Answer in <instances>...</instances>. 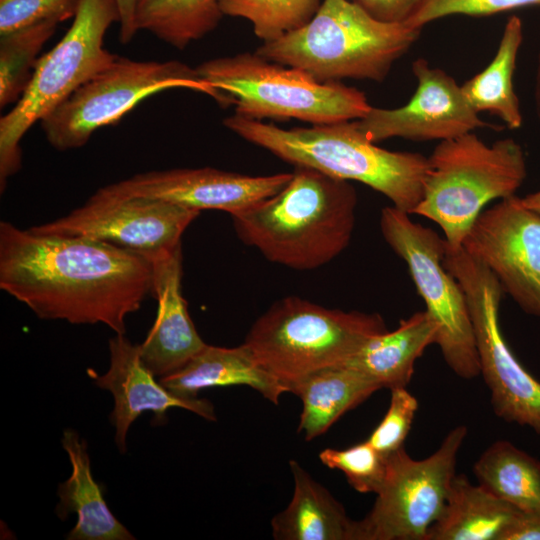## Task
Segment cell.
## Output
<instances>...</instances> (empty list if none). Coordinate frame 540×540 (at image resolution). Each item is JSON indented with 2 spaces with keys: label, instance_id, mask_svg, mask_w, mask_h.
I'll list each match as a JSON object with an SVG mask.
<instances>
[{
  "label": "cell",
  "instance_id": "cell-9",
  "mask_svg": "<svg viewBox=\"0 0 540 540\" xmlns=\"http://www.w3.org/2000/svg\"><path fill=\"white\" fill-rule=\"evenodd\" d=\"M186 88L212 97L222 107L229 99L177 60L139 61L118 56L114 63L75 90L42 119L49 144L59 151L84 146L98 129L118 121L146 98Z\"/></svg>",
  "mask_w": 540,
  "mask_h": 540
},
{
  "label": "cell",
  "instance_id": "cell-22",
  "mask_svg": "<svg viewBox=\"0 0 540 540\" xmlns=\"http://www.w3.org/2000/svg\"><path fill=\"white\" fill-rule=\"evenodd\" d=\"M290 468L294 492L287 508L271 521L274 539L353 540L354 520L342 504L295 460Z\"/></svg>",
  "mask_w": 540,
  "mask_h": 540
},
{
  "label": "cell",
  "instance_id": "cell-10",
  "mask_svg": "<svg viewBox=\"0 0 540 540\" xmlns=\"http://www.w3.org/2000/svg\"><path fill=\"white\" fill-rule=\"evenodd\" d=\"M380 230L389 247L405 262L412 281L437 326L436 345L460 378L480 375L479 357L465 293L445 268L446 242L394 206L382 209Z\"/></svg>",
  "mask_w": 540,
  "mask_h": 540
},
{
  "label": "cell",
  "instance_id": "cell-12",
  "mask_svg": "<svg viewBox=\"0 0 540 540\" xmlns=\"http://www.w3.org/2000/svg\"><path fill=\"white\" fill-rule=\"evenodd\" d=\"M466 435L465 425L456 426L422 460L410 457L404 447L390 454L372 509L354 520L353 540H425L444 508Z\"/></svg>",
  "mask_w": 540,
  "mask_h": 540
},
{
  "label": "cell",
  "instance_id": "cell-1",
  "mask_svg": "<svg viewBox=\"0 0 540 540\" xmlns=\"http://www.w3.org/2000/svg\"><path fill=\"white\" fill-rule=\"evenodd\" d=\"M153 274L152 259L139 253L0 222V288L40 319L126 334L127 316L153 295Z\"/></svg>",
  "mask_w": 540,
  "mask_h": 540
},
{
  "label": "cell",
  "instance_id": "cell-13",
  "mask_svg": "<svg viewBox=\"0 0 540 540\" xmlns=\"http://www.w3.org/2000/svg\"><path fill=\"white\" fill-rule=\"evenodd\" d=\"M199 214L157 198L94 193L66 216L29 229L42 235L96 240L154 259L180 246L182 234Z\"/></svg>",
  "mask_w": 540,
  "mask_h": 540
},
{
  "label": "cell",
  "instance_id": "cell-4",
  "mask_svg": "<svg viewBox=\"0 0 540 540\" xmlns=\"http://www.w3.org/2000/svg\"><path fill=\"white\" fill-rule=\"evenodd\" d=\"M422 29L375 19L349 0H323L303 27L263 42L264 58L306 71L320 82H382Z\"/></svg>",
  "mask_w": 540,
  "mask_h": 540
},
{
  "label": "cell",
  "instance_id": "cell-24",
  "mask_svg": "<svg viewBox=\"0 0 540 540\" xmlns=\"http://www.w3.org/2000/svg\"><path fill=\"white\" fill-rule=\"evenodd\" d=\"M379 389L376 382L344 365L307 377L291 389L303 406L298 432H303L305 439L311 441Z\"/></svg>",
  "mask_w": 540,
  "mask_h": 540
},
{
  "label": "cell",
  "instance_id": "cell-26",
  "mask_svg": "<svg viewBox=\"0 0 540 540\" xmlns=\"http://www.w3.org/2000/svg\"><path fill=\"white\" fill-rule=\"evenodd\" d=\"M473 473L482 487L522 513L540 515V461L507 440L493 442Z\"/></svg>",
  "mask_w": 540,
  "mask_h": 540
},
{
  "label": "cell",
  "instance_id": "cell-6",
  "mask_svg": "<svg viewBox=\"0 0 540 540\" xmlns=\"http://www.w3.org/2000/svg\"><path fill=\"white\" fill-rule=\"evenodd\" d=\"M386 331L378 313L329 309L289 296L254 322L243 345L291 392L307 377L342 365L369 339Z\"/></svg>",
  "mask_w": 540,
  "mask_h": 540
},
{
  "label": "cell",
  "instance_id": "cell-32",
  "mask_svg": "<svg viewBox=\"0 0 540 540\" xmlns=\"http://www.w3.org/2000/svg\"><path fill=\"white\" fill-rule=\"evenodd\" d=\"M80 0H0V35L45 21L73 18Z\"/></svg>",
  "mask_w": 540,
  "mask_h": 540
},
{
  "label": "cell",
  "instance_id": "cell-3",
  "mask_svg": "<svg viewBox=\"0 0 540 540\" xmlns=\"http://www.w3.org/2000/svg\"><path fill=\"white\" fill-rule=\"evenodd\" d=\"M223 125L294 167L363 183L408 214L421 200L427 157L377 146L363 135L356 120L283 129L234 113Z\"/></svg>",
  "mask_w": 540,
  "mask_h": 540
},
{
  "label": "cell",
  "instance_id": "cell-18",
  "mask_svg": "<svg viewBox=\"0 0 540 540\" xmlns=\"http://www.w3.org/2000/svg\"><path fill=\"white\" fill-rule=\"evenodd\" d=\"M152 261L158 309L139 351L145 365L161 378L184 367L207 344L198 334L182 295L181 245Z\"/></svg>",
  "mask_w": 540,
  "mask_h": 540
},
{
  "label": "cell",
  "instance_id": "cell-20",
  "mask_svg": "<svg viewBox=\"0 0 540 540\" xmlns=\"http://www.w3.org/2000/svg\"><path fill=\"white\" fill-rule=\"evenodd\" d=\"M159 381L172 393L186 398H196L206 388L246 385L278 404L280 396L288 392L243 344L234 348L206 345L184 367Z\"/></svg>",
  "mask_w": 540,
  "mask_h": 540
},
{
  "label": "cell",
  "instance_id": "cell-30",
  "mask_svg": "<svg viewBox=\"0 0 540 540\" xmlns=\"http://www.w3.org/2000/svg\"><path fill=\"white\" fill-rule=\"evenodd\" d=\"M320 461L344 473L350 486L360 493H377L386 476L387 457L367 440L346 449L326 448Z\"/></svg>",
  "mask_w": 540,
  "mask_h": 540
},
{
  "label": "cell",
  "instance_id": "cell-29",
  "mask_svg": "<svg viewBox=\"0 0 540 540\" xmlns=\"http://www.w3.org/2000/svg\"><path fill=\"white\" fill-rule=\"evenodd\" d=\"M321 0H219L224 16L248 20L257 38L270 42L306 25Z\"/></svg>",
  "mask_w": 540,
  "mask_h": 540
},
{
  "label": "cell",
  "instance_id": "cell-38",
  "mask_svg": "<svg viewBox=\"0 0 540 540\" xmlns=\"http://www.w3.org/2000/svg\"><path fill=\"white\" fill-rule=\"evenodd\" d=\"M523 203L532 210L540 213V190L521 197Z\"/></svg>",
  "mask_w": 540,
  "mask_h": 540
},
{
  "label": "cell",
  "instance_id": "cell-28",
  "mask_svg": "<svg viewBox=\"0 0 540 540\" xmlns=\"http://www.w3.org/2000/svg\"><path fill=\"white\" fill-rule=\"evenodd\" d=\"M58 22L45 21L0 35V106L17 102L32 77L44 44Z\"/></svg>",
  "mask_w": 540,
  "mask_h": 540
},
{
  "label": "cell",
  "instance_id": "cell-8",
  "mask_svg": "<svg viewBox=\"0 0 540 540\" xmlns=\"http://www.w3.org/2000/svg\"><path fill=\"white\" fill-rule=\"evenodd\" d=\"M115 22H120L116 0H80L68 31L40 56L23 95L0 119L1 191L21 168L20 141L26 132L117 59L104 47Z\"/></svg>",
  "mask_w": 540,
  "mask_h": 540
},
{
  "label": "cell",
  "instance_id": "cell-27",
  "mask_svg": "<svg viewBox=\"0 0 540 540\" xmlns=\"http://www.w3.org/2000/svg\"><path fill=\"white\" fill-rule=\"evenodd\" d=\"M223 16L219 0H138L135 23L138 31L182 50L212 32Z\"/></svg>",
  "mask_w": 540,
  "mask_h": 540
},
{
  "label": "cell",
  "instance_id": "cell-11",
  "mask_svg": "<svg viewBox=\"0 0 540 540\" xmlns=\"http://www.w3.org/2000/svg\"><path fill=\"white\" fill-rule=\"evenodd\" d=\"M445 268L461 285L473 324L480 374L497 417L540 435V382L517 360L499 324L505 294L492 272L462 247L446 246Z\"/></svg>",
  "mask_w": 540,
  "mask_h": 540
},
{
  "label": "cell",
  "instance_id": "cell-36",
  "mask_svg": "<svg viewBox=\"0 0 540 540\" xmlns=\"http://www.w3.org/2000/svg\"><path fill=\"white\" fill-rule=\"evenodd\" d=\"M120 12V34L122 44H128L137 33L135 13L138 0H116Z\"/></svg>",
  "mask_w": 540,
  "mask_h": 540
},
{
  "label": "cell",
  "instance_id": "cell-35",
  "mask_svg": "<svg viewBox=\"0 0 540 540\" xmlns=\"http://www.w3.org/2000/svg\"><path fill=\"white\" fill-rule=\"evenodd\" d=\"M501 540H540V515L520 512L503 533Z\"/></svg>",
  "mask_w": 540,
  "mask_h": 540
},
{
  "label": "cell",
  "instance_id": "cell-17",
  "mask_svg": "<svg viewBox=\"0 0 540 540\" xmlns=\"http://www.w3.org/2000/svg\"><path fill=\"white\" fill-rule=\"evenodd\" d=\"M109 351L108 371L98 375L89 369L88 375L98 387L113 395L110 419L120 452L126 451V436L131 424L145 411L155 415L156 424L163 423L167 411L174 407L189 410L207 420H216L210 401L178 396L157 382L141 359L139 345L132 344L125 334H116L110 339Z\"/></svg>",
  "mask_w": 540,
  "mask_h": 540
},
{
  "label": "cell",
  "instance_id": "cell-7",
  "mask_svg": "<svg viewBox=\"0 0 540 540\" xmlns=\"http://www.w3.org/2000/svg\"><path fill=\"white\" fill-rule=\"evenodd\" d=\"M195 69L229 99L235 114L248 119L327 124L360 119L372 107L357 88L320 82L304 70L270 61L256 51L210 59Z\"/></svg>",
  "mask_w": 540,
  "mask_h": 540
},
{
  "label": "cell",
  "instance_id": "cell-16",
  "mask_svg": "<svg viewBox=\"0 0 540 540\" xmlns=\"http://www.w3.org/2000/svg\"><path fill=\"white\" fill-rule=\"evenodd\" d=\"M291 177L292 173L249 176L211 167L178 168L139 173L95 193L157 198L198 211L214 209L234 215L275 195Z\"/></svg>",
  "mask_w": 540,
  "mask_h": 540
},
{
  "label": "cell",
  "instance_id": "cell-21",
  "mask_svg": "<svg viewBox=\"0 0 540 540\" xmlns=\"http://www.w3.org/2000/svg\"><path fill=\"white\" fill-rule=\"evenodd\" d=\"M437 326L426 310L402 319L393 331L369 339L342 365L350 367L390 390L406 387L415 362L436 344Z\"/></svg>",
  "mask_w": 540,
  "mask_h": 540
},
{
  "label": "cell",
  "instance_id": "cell-2",
  "mask_svg": "<svg viewBox=\"0 0 540 540\" xmlns=\"http://www.w3.org/2000/svg\"><path fill=\"white\" fill-rule=\"evenodd\" d=\"M357 202L349 181L294 167L282 190L231 217L239 239L269 261L312 270L349 245Z\"/></svg>",
  "mask_w": 540,
  "mask_h": 540
},
{
  "label": "cell",
  "instance_id": "cell-23",
  "mask_svg": "<svg viewBox=\"0 0 540 540\" xmlns=\"http://www.w3.org/2000/svg\"><path fill=\"white\" fill-rule=\"evenodd\" d=\"M519 513L466 475H455L444 508L425 540H501Z\"/></svg>",
  "mask_w": 540,
  "mask_h": 540
},
{
  "label": "cell",
  "instance_id": "cell-14",
  "mask_svg": "<svg viewBox=\"0 0 540 540\" xmlns=\"http://www.w3.org/2000/svg\"><path fill=\"white\" fill-rule=\"evenodd\" d=\"M462 248L525 313L540 318V213L516 195L501 199L477 217Z\"/></svg>",
  "mask_w": 540,
  "mask_h": 540
},
{
  "label": "cell",
  "instance_id": "cell-34",
  "mask_svg": "<svg viewBox=\"0 0 540 540\" xmlns=\"http://www.w3.org/2000/svg\"><path fill=\"white\" fill-rule=\"evenodd\" d=\"M377 20L405 23L424 0H349Z\"/></svg>",
  "mask_w": 540,
  "mask_h": 540
},
{
  "label": "cell",
  "instance_id": "cell-31",
  "mask_svg": "<svg viewBox=\"0 0 540 540\" xmlns=\"http://www.w3.org/2000/svg\"><path fill=\"white\" fill-rule=\"evenodd\" d=\"M417 409L418 401L406 387L391 389L388 410L367 441L386 457L399 450L409 434Z\"/></svg>",
  "mask_w": 540,
  "mask_h": 540
},
{
  "label": "cell",
  "instance_id": "cell-15",
  "mask_svg": "<svg viewBox=\"0 0 540 540\" xmlns=\"http://www.w3.org/2000/svg\"><path fill=\"white\" fill-rule=\"evenodd\" d=\"M412 72L417 88L405 105L372 106L365 116L356 120L368 140L377 143L397 137L440 142L479 128H494L479 117L466 100L461 85L444 70L418 58L412 63Z\"/></svg>",
  "mask_w": 540,
  "mask_h": 540
},
{
  "label": "cell",
  "instance_id": "cell-5",
  "mask_svg": "<svg viewBox=\"0 0 540 540\" xmlns=\"http://www.w3.org/2000/svg\"><path fill=\"white\" fill-rule=\"evenodd\" d=\"M526 176L524 150L511 137L487 144L469 132L440 141L427 157L422 197L413 214L436 223L448 248H460L484 208L516 195Z\"/></svg>",
  "mask_w": 540,
  "mask_h": 540
},
{
  "label": "cell",
  "instance_id": "cell-37",
  "mask_svg": "<svg viewBox=\"0 0 540 540\" xmlns=\"http://www.w3.org/2000/svg\"><path fill=\"white\" fill-rule=\"evenodd\" d=\"M534 104L537 119L540 126V50L537 56L535 78H534Z\"/></svg>",
  "mask_w": 540,
  "mask_h": 540
},
{
  "label": "cell",
  "instance_id": "cell-33",
  "mask_svg": "<svg viewBox=\"0 0 540 540\" xmlns=\"http://www.w3.org/2000/svg\"><path fill=\"white\" fill-rule=\"evenodd\" d=\"M528 6H540V0H424L405 23L422 29L430 22L451 15L490 16Z\"/></svg>",
  "mask_w": 540,
  "mask_h": 540
},
{
  "label": "cell",
  "instance_id": "cell-25",
  "mask_svg": "<svg viewBox=\"0 0 540 540\" xmlns=\"http://www.w3.org/2000/svg\"><path fill=\"white\" fill-rule=\"evenodd\" d=\"M522 42V20L517 15H512L504 26L491 62L461 85L462 92L474 111L478 114L488 112L498 117L510 129H519L523 124L513 81Z\"/></svg>",
  "mask_w": 540,
  "mask_h": 540
},
{
  "label": "cell",
  "instance_id": "cell-19",
  "mask_svg": "<svg viewBox=\"0 0 540 540\" xmlns=\"http://www.w3.org/2000/svg\"><path fill=\"white\" fill-rule=\"evenodd\" d=\"M62 446L72 466L71 476L59 484V503L56 514L61 520L75 513L76 525L67 535L68 540H132L135 537L113 515L106 504L101 486L91 472L87 443L79 434L66 429Z\"/></svg>",
  "mask_w": 540,
  "mask_h": 540
}]
</instances>
